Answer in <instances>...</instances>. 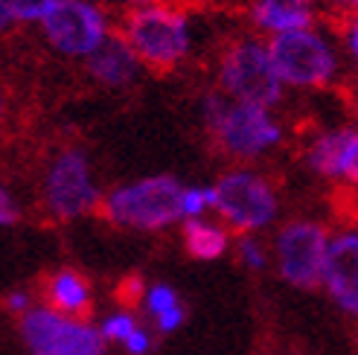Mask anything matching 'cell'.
<instances>
[{
	"label": "cell",
	"instance_id": "27",
	"mask_svg": "<svg viewBox=\"0 0 358 355\" xmlns=\"http://www.w3.org/2000/svg\"><path fill=\"white\" fill-rule=\"evenodd\" d=\"M129 3H134L137 9H146V6H166L169 0H129Z\"/></svg>",
	"mask_w": 358,
	"mask_h": 355
},
{
	"label": "cell",
	"instance_id": "14",
	"mask_svg": "<svg viewBox=\"0 0 358 355\" xmlns=\"http://www.w3.org/2000/svg\"><path fill=\"white\" fill-rule=\"evenodd\" d=\"M355 137H358V131H352V129H338V131L320 134L312 143L309 157H306L312 172L324 175V178H347Z\"/></svg>",
	"mask_w": 358,
	"mask_h": 355
},
{
	"label": "cell",
	"instance_id": "31",
	"mask_svg": "<svg viewBox=\"0 0 358 355\" xmlns=\"http://www.w3.org/2000/svg\"><path fill=\"white\" fill-rule=\"evenodd\" d=\"M338 3H347V6H358V0H338Z\"/></svg>",
	"mask_w": 358,
	"mask_h": 355
},
{
	"label": "cell",
	"instance_id": "9",
	"mask_svg": "<svg viewBox=\"0 0 358 355\" xmlns=\"http://www.w3.org/2000/svg\"><path fill=\"white\" fill-rule=\"evenodd\" d=\"M44 201L52 219H79L99 207V189L91 178V164L79 149H64L50 164L44 178Z\"/></svg>",
	"mask_w": 358,
	"mask_h": 355
},
{
	"label": "cell",
	"instance_id": "25",
	"mask_svg": "<svg viewBox=\"0 0 358 355\" xmlns=\"http://www.w3.org/2000/svg\"><path fill=\"white\" fill-rule=\"evenodd\" d=\"M347 38H350V50H352V56H355V61H358V17H352Z\"/></svg>",
	"mask_w": 358,
	"mask_h": 355
},
{
	"label": "cell",
	"instance_id": "28",
	"mask_svg": "<svg viewBox=\"0 0 358 355\" xmlns=\"http://www.w3.org/2000/svg\"><path fill=\"white\" fill-rule=\"evenodd\" d=\"M12 24H15V21H12V15H9L3 6H0V32H6Z\"/></svg>",
	"mask_w": 358,
	"mask_h": 355
},
{
	"label": "cell",
	"instance_id": "12",
	"mask_svg": "<svg viewBox=\"0 0 358 355\" xmlns=\"http://www.w3.org/2000/svg\"><path fill=\"white\" fill-rule=\"evenodd\" d=\"M87 70H91V76L96 82L108 85V87H122V85L134 82V76H137V56L125 38L108 35L94 56H87Z\"/></svg>",
	"mask_w": 358,
	"mask_h": 355
},
{
	"label": "cell",
	"instance_id": "8",
	"mask_svg": "<svg viewBox=\"0 0 358 355\" xmlns=\"http://www.w3.org/2000/svg\"><path fill=\"white\" fill-rule=\"evenodd\" d=\"M268 52H271V61L285 85L320 87L335 76V52L312 29L274 35Z\"/></svg>",
	"mask_w": 358,
	"mask_h": 355
},
{
	"label": "cell",
	"instance_id": "2",
	"mask_svg": "<svg viewBox=\"0 0 358 355\" xmlns=\"http://www.w3.org/2000/svg\"><path fill=\"white\" fill-rule=\"evenodd\" d=\"M204 122L213 143L236 161H254L274 149L282 137V129L268 108L250 102H227L222 94H210L204 99Z\"/></svg>",
	"mask_w": 358,
	"mask_h": 355
},
{
	"label": "cell",
	"instance_id": "13",
	"mask_svg": "<svg viewBox=\"0 0 358 355\" xmlns=\"http://www.w3.org/2000/svg\"><path fill=\"white\" fill-rule=\"evenodd\" d=\"M44 300L52 312H62L79 321V317L91 314V282L76 268H59L44 282Z\"/></svg>",
	"mask_w": 358,
	"mask_h": 355
},
{
	"label": "cell",
	"instance_id": "5",
	"mask_svg": "<svg viewBox=\"0 0 358 355\" xmlns=\"http://www.w3.org/2000/svg\"><path fill=\"white\" fill-rule=\"evenodd\" d=\"M277 268L280 277L294 289L324 286V268L329 256V233L317 222H289L280 227L277 242Z\"/></svg>",
	"mask_w": 358,
	"mask_h": 355
},
{
	"label": "cell",
	"instance_id": "21",
	"mask_svg": "<svg viewBox=\"0 0 358 355\" xmlns=\"http://www.w3.org/2000/svg\"><path fill=\"white\" fill-rule=\"evenodd\" d=\"M239 259L248 265V268H254V271L265 268L268 256H265L262 242H259V239H254V236H245V239L239 242Z\"/></svg>",
	"mask_w": 358,
	"mask_h": 355
},
{
	"label": "cell",
	"instance_id": "29",
	"mask_svg": "<svg viewBox=\"0 0 358 355\" xmlns=\"http://www.w3.org/2000/svg\"><path fill=\"white\" fill-rule=\"evenodd\" d=\"M292 3H297V6H306V9H309L312 3H317V0H292Z\"/></svg>",
	"mask_w": 358,
	"mask_h": 355
},
{
	"label": "cell",
	"instance_id": "3",
	"mask_svg": "<svg viewBox=\"0 0 358 355\" xmlns=\"http://www.w3.org/2000/svg\"><path fill=\"white\" fill-rule=\"evenodd\" d=\"M125 41L137 61L152 70H172L189 52L187 17L175 6H146L125 17Z\"/></svg>",
	"mask_w": 358,
	"mask_h": 355
},
{
	"label": "cell",
	"instance_id": "19",
	"mask_svg": "<svg viewBox=\"0 0 358 355\" xmlns=\"http://www.w3.org/2000/svg\"><path fill=\"white\" fill-rule=\"evenodd\" d=\"M137 329H140V326H137V321H134L129 312H117V314H111V317H105V324H102L105 341H117V344H125Z\"/></svg>",
	"mask_w": 358,
	"mask_h": 355
},
{
	"label": "cell",
	"instance_id": "7",
	"mask_svg": "<svg viewBox=\"0 0 358 355\" xmlns=\"http://www.w3.org/2000/svg\"><path fill=\"white\" fill-rule=\"evenodd\" d=\"M213 189V207L219 216L239 230H262L277 216V192L257 172H227Z\"/></svg>",
	"mask_w": 358,
	"mask_h": 355
},
{
	"label": "cell",
	"instance_id": "10",
	"mask_svg": "<svg viewBox=\"0 0 358 355\" xmlns=\"http://www.w3.org/2000/svg\"><path fill=\"white\" fill-rule=\"evenodd\" d=\"M41 24L52 50L64 56H94L108 38L105 15L87 0H59Z\"/></svg>",
	"mask_w": 358,
	"mask_h": 355
},
{
	"label": "cell",
	"instance_id": "26",
	"mask_svg": "<svg viewBox=\"0 0 358 355\" xmlns=\"http://www.w3.org/2000/svg\"><path fill=\"white\" fill-rule=\"evenodd\" d=\"M347 181L358 184V137H355V149H352V161H350V172H347Z\"/></svg>",
	"mask_w": 358,
	"mask_h": 355
},
{
	"label": "cell",
	"instance_id": "1",
	"mask_svg": "<svg viewBox=\"0 0 358 355\" xmlns=\"http://www.w3.org/2000/svg\"><path fill=\"white\" fill-rule=\"evenodd\" d=\"M184 184L172 175L140 178L111 189L99 201L102 216L131 230H164L184 219Z\"/></svg>",
	"mask_w": 358,
	"mask_h": 355
},
{
	"label": "cell",
	"instance_id": "11",
	"mask_svg": "<svg viewBox=\"0 0 358 355\" xmlns=\"http://www.w3.org/2000/svg\"><path fill=\"white\" fill-rule=\"evenodd\" d=\"M324 289L338 309L358 317V230H344L329 242Z\"/></svg>",
	"mask_w": 358,
	"mask_h": 355
},
{
	"label": "cell",
	"instance_id": "22",
	"mask_svg": "<svg viewBox=\"0 0 358 355\" xmlns=\"http://www.w3.org/2000/svg\"><path fill=\"white\" fill-rule=\"evenodd\" d=\"M17 219H21V207H17V201L12 198V192L0 184V227L15 224Z\"/></svg>",
	"mask_w": 358,
	"mask_h": 355
},
{
	"label": "cell",
	"instance_id": "30",
	"mask_svg": "<svg viewBox=\"0 0 358 355\" xmlns=\"http://www.w3.org/2000/svg\"><path fill=\"white\" fill-rule=\"evenodd\" d=\"M3 111H6V94L0 91V117H3Z\"/></svg>",
	"mask_w": 358,
	"mask_h": 355
},
{
	"label": "cell",
	"instance_id": "16",
	"mask_svg": "<svg viewBox=\"0 0 358 355\" xmlns=\"http://www.w3.org/2000/svg\"><path fill=\"white\" fill-rule=\"evenodd\" d=\"M184 247L192 259L199 262H210V259H219L227 245H230V236L222 224H213V222H204V219H184Z\"/></svg>",
	"mask_w": 358,
	"mask_h": 355
},
{
	"label": "cell",
	"instance_id": "4",
	"mask_svg": "<svg viewBox=\"0 0 358 355\" xmlns=\"http://www.w3.org/2000/svg\"><path fill=\"white\" fill-rule=\"evenodd\" d=\"M219 79L236 102L271 108L282 96V79L271 61V52L250 38H239L222 52Z\"/></svg>",
	"mask_w": 358,
	"mask_h": 355
},
{
	"label": "cell",
	"instance_id": "18",
	"mask_svg": "<svg viewBox=\"0 0 358 355\" xmlns=\"http://www.w3.org/2000/svg\"><path fill=\"white\" fill-rule=\"evenodd\" d=\"M59 0H0L12 21H44V17L56 9Z\"/></svg>",
	"mask_w": 358,
	"mask_h": 355
},
{
	"label": "cell",
	"instance_id": "15",
	"mask_svg": "<svg viewBox=\"0 0 358 355\" xmlns=\"http://www.w3.org/2000/svg\"><path fill=\"white\" fill-rule=\"evenodd\" d=\"M254 21L262 29H271L277 35L297 32L312 27V12L306 6H297L292 0H257L254 3Z\"/></svg>",
	"mask_w": 358,
	"mask_h": 355
},
{
	"label": "cell",
	"instance_id": "17",
	"mask_svg": "<svg viewBox=\"0 0 358 355\" xmlns=\"http://www.w3.org/2000/svg\"><path fill=\"white\" fill-rule=\"evenodd\" d=\"M143 306H146L149 314L157 321L160 332H175L187 317L181 300H178L175 289H169V286H152L146 291V297H143Z\"/></svg>",
	"mask_w": 358,
	"mask_h": 355
},
{
	"label": "cell",
	"instance_id": "20",
	"mask_svg": "<svg viewBox=\"0 0 358 355\" xmlns=\"http://www.w3.org/2000/svg\"><path fill=\"white\" fill-rule=\"evenodd\" d=\"M184 219H201V212L213 207V189L210 187H187L184 189Z\"/></svg>",
	"mask_w": 358,
	"mask_h": 355
},
{
	"label": "cell",
	"instance_id": "6",
	"mask_svg": "<svg viewBox=\"0 0 358 355\" xmlns=\"http://www.w3.org/2000/svg\"><path fill=\"white\" fill-rule=\"evenodd\" d=\"M21 338L32 355H105L102 329L52 309H29L21 317Z\"/></svg>",
	"mask_w": 358,
	"mask_h": 355
},
{
	"label": "cell",
	"instance_id": "24",
	"mask_svg": "<svg viewBox=\"0 0 358 355\" xmlns=\"http://www.w3.org/2000/svg\"><path fill=\"white\" fill-rule=\"evenodd\" d=\"M6 306H9L12 312H21V314H27V312L32 309L29 294H27V291H12V294L6 297Z\"/></svg>",
	"mask_w": 358,
	"mask_h": 355
},
{
	"label": "cell",
	"instance_id": "23",
	"mask_svg": "<svg viewBox=\"0 0 358 355\" xmlns=\"http://www.w3.org/2000/svg\"><path fill=\"white\" fill-rule=\"evenodd\" d=\"M125 349H129L131 355H146L149 352V347H152V341H149V335H146V329H137L134 335H131V338L129 341H125L122 344Z\"/></svg>",
	"mask_w": 358,
	"mask_h": 355
}]
</instances>
